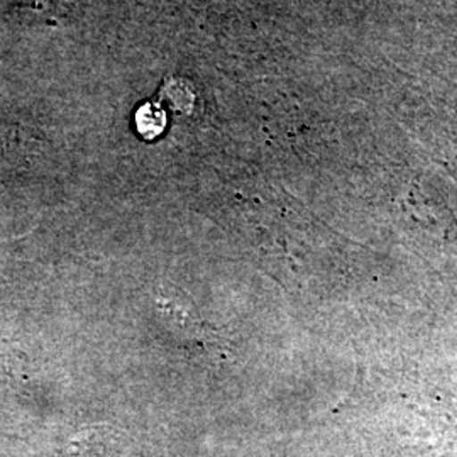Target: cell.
I'll list each match as a JSON object with an SVG mask.
<instances>
[{"label":"cell","instance_id":"cell-1","mask_svg":"<svg viewBox=\"0 0 457 457\" xmlns=\"http://www.w3.org/2000/svg\"><path fill=\"white\" fill-rule=\"evenodd\" d=\"M164 114L163 111L158 105L146 104L145 107L139 109L137 112V129L146 136V137H154L160 132L163 131Z\"/></svg>","mask_w":457,"mask_h":457}]
</instances>
